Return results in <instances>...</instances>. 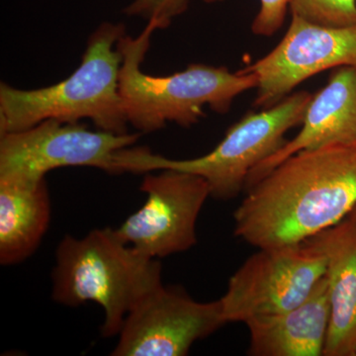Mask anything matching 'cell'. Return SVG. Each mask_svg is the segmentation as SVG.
Returning a JSON list of instances; mask_svg holds the SVG:
<instances>
[{"label": "cell", "mask_w": 356, "mask_h": 356, "mask_svg": "<svg viewBox=\"0 0 356 356\" xmlns=\"http://www.w3.org/2000/svg\"><path fill=\"white\" fill-rule=\"evenodd\" d=\"M140 189L146 201L116 229L122 240L154 259L194 247L198 217L211 196L207 181L193 173L163 170L147 172Z\"/></svg>", "instance_id": "ba28073f"}, {"label": "cell", "mask_w": 356, "mask_h": 356, "mask_svg": "<svg viewBox=\"0 0 356 356\" xmlns=\"http://www.w3.org/2000/svg\"><path fill=\"white\" fill-rule=\"evenodd\" d=\"M51 298L77 307H102L104 337L118 336L126 317L161 280V264L124 242L116 229H95L83 238L67 235L58 243L51 273Z\"/></svg>", "instance_id": "277c9868"}, {"label": "cell", "mask_w": 356, "mask_h": 356, "mask_svg": "<svg viewBox=\"0 0 356 356\" xmlns=\"http://www.w3.org/2000/svg\"><path fill=\"white\" fill-rule=\"evenodd\" d=\"M156 30V23L147 22L139 36L124 35L117 44L122 56L119 91L129 125L138 132H156L168 123L191 127L206 106L227 114L238 95L257 88L252 72L210 65L192 64L170 76L145 74L142 64Z\"/></svg>", "instance_id": "3957f363"}, {"label": "cell", "mask_w": 356, "mask_h": 356, "mask_svg": "<svg viewBox=\"0 0 356 356\" xmlns=\"http://www.w3.org/2000/svg\"><path fill=\"white\" fill-rule=\"evenodd\" d=\"M325 271V255L311 240L259 248L232 275L220 299L225 322L245 323L298 306Z\"/></svg>", "instance_id": "8992f818"}, {"label": "cell", "mask_w": 356, "mask_h": 356, "mask_svg": "<svg viewBox=\"0 0 356 356\" xmlns=\"http://www.w3.org/2000/svg\"><path fill=\"white\" fill-rule=\"evenodd\" d=\"M247 191L234 213L236 238L257 248L305 242L355 207L356 146L292 154Z\"/></svg>", "instance_id": "6da1fadb"}, {"label": "cell", "mask_w": 356, "mask_h": 356, "mask_svg": "<svg viewBox=\"0 0 356 356\" xmlns=\"http://www.w3.org/2000/svg\"><path fill=\"white\" fill-rule=\"evenodd\" d=\"M329 287L325 275L308 298L290 310L250 318L248 355L321 356L329 331Z\"/></svg>", "instance_id": "7c38bea8"}, {"label": "cell", "mask_w": 356, "mask_h": 356, "mask_svg": "<svg viewBox=\"0 0 356 356\" xmlns=\"http://www.w3.org/2000/svg\"><path fill=\"white\" fill-rule=\"evenodd\" d=\"M341 67H356V23L325 26L292 15L280 44L242 70L257 76L254 106L266 109L310 77Z\"/></svg>", "instance_id": "9c48e42d"}, {"label": "cell", "mask_w": 356, "mask_h": 356, "mask_svg": "<svg viewBox=\"0 0 356 356\" xmlns=\"http://www.w3.org/2000/svg\"><path fill=\"white\" fill-rule=\"evenodd\" d=\"M225 324L220 299L203 303L161 284L128 314L111 355H187Z\"/></svg>", "instance_id": "30bf717a"}, {"label": "cell", "mask_w": 356, "mask_h": 356, "mask_svg": "<svg viewBox=\"0 0 356 356\" xmlns=\"http://www.w3.org/2000/svg\"><path fill=\"white\" fill-rule=\"evenodd\" d=\"M123 23L104 22L89 36L81 65L69 77L46 88L19 89L0 83V135L26 130L46 120L79 123L98 130L128 133L119 91Z\"/></svg>", "instance_id": "7a4b0ae2"}, {"label": "cell", "mask_w": 356, "mask_h": 356, "mask_svg": "<svg viewBox=\"0 0 356 356\" xmlns=\"http://www.w3.org/2000/svg\"><path fill=\"white\" fill-rule=\"evenodd\" d=\"M140 133L89 130L79 123L46 120L26 130L0 135V177L42 179L57 168L88 166L122 175L121 152Z\"/></svg>", "instance_id": "52a82bcc"}, {"label": "cell", "mask_w": 356, "mask_h": 356, "mask_svg": "<svg viewBox=\"0 0 356 356\" xmlns=\"http://www.w3.org/2000/svg\"><path fill=\"white\" fill-rule=\"evenodd\" d=\"M309 240L327 259L331 314L323 356H355L356 222L346 217Z\"/></svg>", "instance_id": "4fadbf2b"}, {"label": "cell", "mask_w": 356, "mask_h": 356, "mask_svg": "<svg viewBox=\"0 0 356 356\" xmlns=\"http://www.w3.org/2000/svg\"><path fill=\"white\" fill-rule=\"evenodd\" d=\"M46 178L0 177V264L15 266L31 257L50 225Z\"/></svg>", "instance_id": "5bb4252c"}, {"label": "cell", "mask_w": 356, "mask_h": 356, "mask_svg": "<svg viewBox=\"0 0 356 356\" xmlns=\"http://www.w3.org/2000/svg\"><path fill=\"white\" fill-rule=\"evenodd\" d=\"M212 4L222 0H203ZM292 0H259L261 8L252 24V31L257 36L271 37L284 24Z\"/></svg>", "instance_id": "e0dca14e"}, {"label": "cell", "mask_w": 356, "mask_h": 356, "mask_svg": "<svg viewBox=\"0 0 356 356\" xmlns=\"http://www.w3.org/2000/svg\"><path fill=\"white\" fill-rule=\"evenodd\" d=\"M356 356V355H355Z\"/></svg>", "instance_id": "d6986e66"}, {"label": "cell", "mask_w": 356, "mask_h": 356, "mask_svg": "<svg viewBox=\"0 0 356 356\" xmlns=\"http://www.w3.org/2000/svg\"><path fill=\"white\" fill-rule=\"evenodd\" d=\"M301 126L292 140L250 172L245 189L299 152L356 146V67H341L332 72L324 88L312 96Z\"/></svg>", "instance_id": "8fae6325"}, {"label": "cell", "mask_w": 356, "mask_h": 356, "mask_svg": "<svg viewBox=\"0 0 356 356\" xmlns=\"http://www.w3.org/2000/svg\"><path fill=\"white\" fill-rule=\"evenodd\" d=\"M191 0H132L123 13L154 22L159 30L170 27L175 18L186 13Z\"/></svg>", "instance_id": "2e32d148"}, {"label": "cell", "mask_w": 356, "mask_h": 356, "mask_svg": "<svg viewBox=\"0 0 356 356\" xmlns=\"http://www.w3.org/2000/svg\"><path fill=\"white\" fill-rule=\"evenodd\" d=\"M291 15L316 24L348 26L356 23V0H292Z\"/></svg>", "instance_id": "9a60e30c"}, {"label": "cell", "mask_w": 356, "mask_h": 356, "mask_svg": "<svg viewBox=\"0 0 356 356\" xmlns=\"http://www.w3.org/2000/svg\"><path fill=\"white\" fill-rule=\"evenodd\" d=\"M348 217H350L351 219L356 222V205L355 207L353 208V211H351L350 214L348 215Z\"/></svg>", "instance_id": "ac0fdd59"}, {"label": "cell", "mask_w": 356, "mask_h": 356, "mask_svg": "<svg viewBox=\"0 0 356 356\" xmlns=\"http://www.w3.org/2000/svg\"><path fill=\"white\" fill-rule=\"evenodd\" d=\"M308 91H297L259 112H250L229 128L210 153L191 159H172L147 147H134L133 173L175 170L203 177L212 197L229 200L245 188L248 175L286 144L290 129L301 125L312 99Z\"/></svg>", "instance_id": "5b68a950"}]
</instances>
